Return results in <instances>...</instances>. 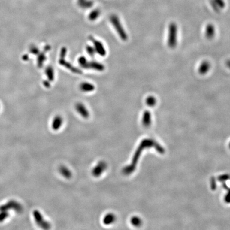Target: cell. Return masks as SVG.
Instances as JSON below:
<instances>
[{
    "label": "cell",
    "instance_id": "6da1fadb",
    "mask_svg": "<svg viewBox=\"0 0 230 230\" xmlns=\"http://www.w3.org/2000/svg\"><path fill=\"white\" fill-rule=\"evenodd\" d=\"M178 28L176 23H171L169 24L168 31L167 45L171 49H175L177 45Z\"/></svg>",
    "mask_w": 230,
    "mask_h": 230
},
{
    "label": "cell",
    "instance_id": "7a4b0ae2",
    "mask_svg": "<svg viewBox=\"0 0 230 230\" xmlns=\"http://www.w3.org/2000/svg\"><path fill=\"white\" fill-rule=\"evenodd\" d=\"M14 210L18 213H21L23 211V207L20 203L15 200H10L5 204L0 206V211H8Z\"/></svg>",
    "mask_w": 230,
    "mask_h": 230
},
{
    "label": "cell",
    "instance_id": "3957f363",
    "mask_svg": "<svg viewBox=\"0 0 230 230\" xmlns=\"http://www.w3.org/2000/svg\"><path fill=\"white\" fill-rule=\"evenodd\" d=\"M111 23L113 24V26L116 29V31L117 32L118 35L121 38V40L124 41H126L128 39L127 34L125 31L123 27L122 24H120L117 17L113 16L111 17Z\"/></svg>",
    "mask_w": 230,
    "mask_h": 230
},
{
    "label": "cell",
    "instance_id": "277c9868",
    "mask_svg": "<svg viewBox=\"0 0 230 230\" xmlns=\"http://www.w3.org/2000/svg\"><path fill=\"white\" fill-rule=\"evenodd\" d=\"M33 216L35 219L36 223L40 227L44 230H48L51 228V225L49 222L45 221L40 211L37 210L33 211Z\"/></svg>",
    "mask_w": 230,
    "mask_h": 230
},
{
    "label": "cell",
    "instance_id": "5b68a950",
    "mask_svg": "<svg viewBox=\"0 0 230 230\" xmlns=\"http://www.w3.org/2000/svg\"><path fill=\"white\" fill-rule=\"evenodd\" d=\"M89 40L91 41L93 43V47L96 53H98L101 56H105L106 54V50L103 43L98 40H96L92 36H89Z\"/></svg>",
    "mask_w": 230,
    "mask_h": 230
},
{
    "label": "cell",
    "instance_id": "8992f818",
    "mask_svg": "<svg viewBox=\"0 0 230 230\" xmlns=\"http://www.w3.org/2000/svg\"><path fill=\"white\" fill-rule=\"evenodd\" d=\"M107 168V164L104 161H100L92 171V174L94 177H99Z\"/></svg>",
    "mask_w": 230,
    "mask_h": 230
},
{
    "label": "cell",
    "instance_id": "52a82bcc",
    "mask_svg": "<svg viewBox=\"0 0 230 230\" xmlns=\"http://www.w3.org/2000/svg\"><path fill=\"white\" fill-rule=\"evenodd\" d=\"M85 69H91L95 71H102L104 70V66L103 64L96 61H88Z\"/></svg>",
    "mask_w": 230,
    "mask_h": 230
},
{
    "label": "cell",
    "instance_id": "ba28073f",
    "mask_svg": "<svg viewBox=\"0 0 230 230\" xmlns=\"http://www.w3.org/2000/svg\"><path fill=\"white\" fill-rule=\"evenodd\" d=\"M75 109L78 113L83 117L87 118L89 117V113L88 110L83 103H77L76 104Z\"/></svg>",
    "mask_w": 230,
    "mask_h": 230
},
{
    "label": "cell",
    "instance_id": "9c48e42d",
    "mask_svg": "<svg viewBox=\"0 0 230 230\" xmlns=\"http://www.w3.org/2000/svg\"><path fill=\"white\" fill-rule=\"evenodd\" d=\"M211 68V64L209 61H204L198 67V72L200 75H204L209 72Z\"/></svg>",
    "mask_w": 230,
    "mask_h": 230
},
{
    "label": "cell",
    "instance_id": "30bf717a",
    "mask_svg": "<svg viewBox=\"0 0 230 230\" xmlns=\"http://www.w3.org/2000/svg\"><path fill=\"white\" fill-rule=\"evenodd\" d=\"M216 30L215 26L213 24L207 25L205 30V36L208 40H211L215 35Z\"/></svg>",
    "mask_w": 230,
    "mask_h": 230
},
{
    "label": "cell",
    "instance_id": "8fae6325",
    "mask_svg": "<svg viewBox=\"0 0 230 230\" xmlns=\"http://www.w3.org/2000/svg\"><path fill=\"white\" fill-rule=\"evenodd\" d=\"M59 64H60L61 65L64 66L65 67H66V68H67L68 69H69L70 71H73L74 73H76V74H80V73H82V71H80V69L74 67L70 63H69L68 62L65 61V58H60V59L59 60Z\"/></svg>",
    "mask_w": 230,
    "mask_h": 230
},
{
    "label": "cell",
    "instance_id": "7c38bea8",
    "mask_svg": "<svg viewBox=\"0 0 230 230\" xmlns=\"http://www.w3.org/2000/svg\"><path fill=\"white\" fill-rule=\"evenodd\" d=\"M80 89L83 92H91L95 89L94 85L89 82H83L80 84Z\"/></svg>",
    "mask_w": 230,
    "mask_h": 230
},
{
    "label": "cell",
    "instance_id": "4fadbf2b",
    "mask_svg": "<svg viewBox=\"0 0 230 230\" xmlns=\"http://www.w3.org/2000/svg\"><path fill=\"white\" fill-rule=\"evenodd\" d=\"M63 120L61 116H57L54 118L52 123V127L54 130H58L62 124Z\"/></svg>",
    "mask_w": 230,
    "mask_h": 230
},
{
    "label": "cell",
    "instance_id": "5bb4252c",
    "mask_svg": "<svg viewBox=\"0 0 230 230\" xmlns=\"http://www.w3.org/2000/svg\"><path fill=\"white\" fill-rule=\"evenodd\" d=\"M151 122V113L149 111L147 110L143 113L142 123L145 126H149Z\"/></svg>",
    "mask_w": 230,
    "mask_h": 230
},
{
    "label": "cell",
    "instance_id": "9a60e30c",
    "mask_svg": "<svg viewBox=\"0 0 230 230\" xmlns=\"http://www.w3.org/2000/svg\"><path fill=\"white\" fill-rule=\"evenodd\" d=\"M44 51L40 52L37 55L38 56L37 65H38V66L39 68L42 67V66H43V64L44 63V62L47 59V57H46V56L45 54V52L47 51L45 50Z\"/></svg>",
    "mask_w": 230,
    "mask_h": 230
},
{
    "label": "cell",
    "instance_id": "2e32d148",
    "mask_svg": "<svg viewBox=\"0 0 230 230\" xmlns=\"http://www.w3.org/2000/svg\"><path fill=\"white\" fill-rule=\"evenodd\" d=\"M59 171L62 176L67 179H69L71 177V172L67 167L62 166L59 168Z\"/></svg>",
    "mask_w": 230,
    "mask_h": 230
},
{
    "label": "cell",
    "instance_id": "e0dca14e",
    "mask_svg": "<svg viewBox=\"0 0 230 230\" xmlns=\"http://www.w3.org/2000/svg\"><path fill=\"white\" fill-rule=\"evenodd\" d=\"M45 73L50 81L52 82L54 80V71L51 66H48L47 67V68L45 69Z\"/></svg>",
    "mask_w": 230,
    "mask_h": 230
},
{
    "label": "cell",
    "instance_id": "ac0fdd59",
    "mask_svg": "<svg viewBox=\"0 0 230 230\" xmlns=\"http://www.w3.org/2000/svg\"><path fill=\"white\" fill-rule=\"evenodd\" d=\"M116 220V216L113 214H108L103 218V223L106 225L113 224Z\"/></svg>",
    "mask_w": 230,
    "mask_h": 230
},
{
    "label": "cell",
    "instance_id": "d6986e66",
    "mask_svg": "<svg viewBox=\"0 0 230 230\" xmlns=\"http://www.w3.org/2000/svg\"><path fill=\"white\" fill-rule=\"evenodd\" d=\"M146 103L149 107H153L157 103V99H156L155 96L150 95L147 98L146 100Z\"/></svg>",
    "mask_w": 230,
    "mask_h": 230
},
{
    "label": "cell",
    "instance_id": "ffe728a7",
    "mask_svg": "<svg viewBox=\"0 0 230 230\" xmlns=\"http://www.w3.org/2000/svg\"><path fill=\"white\" fill-rule=\"evenodd\" d=\"M131 223L133 225L139 226L141 224V220L138 217H133L131 219Z\"/></svg>",
    "mask_w": 230,
    "mask_h": 230
},
{
    "label": "cell",
    "instance_id": "44dd1931",
    "mask_svg": "<svg viewBox=\"0 0 230 230\" xmlns=\"http://www.w3.org/2000/svg\"><path fill=\"white\" fill-rule=\"evenodd\" d=\"M87 62L88 61H87V59L84 56H80V58L78 59V63L80 64V66H81L82 68H85Z\"/></svg>",
    "mask_w": 230,
    "mask_h": 230
},
{
    "label": "cell",
    "instance_id": "7402d4cb",
    "mask_svg": "<svg viewBox=\"0 0 230 230\" xmlns=\"http://www.w3.org/2000/svg\"><path fill=\"white\" fill-rule=\"evenodd\" d=\"M9 216V213L8 211H0V223L5 221Z\"/></svg>",
    "mask_w": 230,
    "mask_h": 230
},
{
    "label": "cell",
    "instance_id": "603a6c76",
    "mask_svg": "<svg viewBox=\"0 0 230 230\" xmlns=\"http://www.w3.org/2000/svg\"><path fill=\"white\" fill-rule=\"evenodd\" d=\"M86 51L89 56H94L95 54L96 53L95 50L94 49L93 47H92L90 45H87L86 47Z\"/></svg>",
    "mask_w": 230,
    "mask_h": 230
},
{
    "label": "cell",
    "instance_id": "cb8c5ba5",
    "mask_svg": "<svg viewBox=\"0 0 230 230\" xmlns=\"http://www.w3.org/2000/svg\"><path fill=\"white\" fill-rule=\"evenodd\" d=\"M29 52L32 54H34V55H38L40 53V50L35 45H31L29 47Z\"/></svg>",
    "mask_w": 230,
    "mask_h": 230
},
{
    "label": "cell",
    "instance_id": "d4e9b609",
    "mask_svg": "<svg viewBox=\"0 0 230 230\" xmlns=\"http://www.w3.org/2000/svg\"><path fill=\"white\" fill-rule=\"evenodd\" d=\"M43 85H44L45 87H47V88H49V87H50V84L48 80H44L43 82Z\"/></svg>",
    "mask_w": 230,
    "mask_h": 230
},
{
    "label": "cell",
    "instance_id": "484cf974",
    "mask_svg": "<svg viewBox=\"0 0 230 230\" xmlns=\"http://www.w3.org/2000/svg\"><path fill=\"white\" fill-rule=\"evenodd\" d=\"M23 59L24 61H28L29 60V56H28L27 54H25L23 56Z\"/></svg>",
    "mask_w": 230,
    "mask_h": 230
},
{
    "label": "cell",
    "instance_id": "4316f807",
    "mask_svg": "<svg viewBox=\"0 0 230 230\" xmlns=\"http://www.w3.org/2000/svg\"><path fill=\"white\" fill-rule=\"evenodd\" d=\"M226 66L228 67V68L230 69V60H228L226 61Z\"/></svg>",
    "mask_w": 230,
    "mask_h": 230
},
{
    "label": "cell",
    "instance_id": "83f0119b",
    "mask_svg": "<svg viewBox=\"0 0 230 230\" xmlns=\"http://www.w3.org/2000/svg\"></svg>",
    "mask_w": 230,
    "mask_h": 230
}]
</instances>
